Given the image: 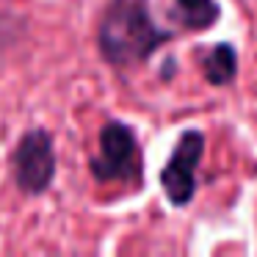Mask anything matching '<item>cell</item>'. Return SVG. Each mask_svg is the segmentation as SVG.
Wrapping results in <instances>:
<instances>
[{
    "instance_id": "cell-2",
    "label": "cell",
    "mask_w": 257,
    "mask_h": 257,
    "mask_svg": "<svg viewBox=\"0 0 257 257\" xmlns=\"http://www.w3.org/2000/svg\"><path fill=\"white\" fill-rule=\"evenodd\" d=\"M89 169L97 183H139L141 150L133 127L111 119L100 130V152L89 161Z\"/></svg>"
},
{
    "instance_id": "cell-6",
    "label": "cell",
    "mask_w": 257,
    "mask_h": 257,
    "mask_svg": "<svg viewBox=\"0 0 257 257\" xmlns=\"http://www.w3.org/2000/svg\"><path fill=\"white\" fill-rule=\"evenodd\" d=\"M174 6H177V17L191 31L210 28L218 23V14H221V6L216 0H174Z\"/></svg>"
},
{
    "instance_id": "cell-5",
    "label": "cell",
    "mask_w": 257,
    "mask_h": 257,
    "mask_svg": "<svg viewBox=\"0 0 257 257\" xmlns=\"http://www.w3.org/2000/svg\"><path fill=\"white\" fill-rule=\"evenodd\" d=\"M202 72L210 86H229L238 78V53L232 45L218 42L205 58H202Z\"/></svg>"
},
{
    "instance_id": "cell-1",
    "label": "cell",
    "mask_w": 257,
    "mask_h": 257,
    "mask_svg": "<svg viewBox=\"0 0 257 257\" xmlns=\"http://www.w3.org/2000/svg\"><path fill=\"white\" fill-rule=\"evenodd\" d=\"M172 39L150 12V0H111L97 28V45L108 64L136 67Z\"/></svg>"
},
{
    "instance_id": "cell-4",
    "label": "cell",
    "mask_w": 257,
    "mask_h": 257,
    "mask_svg": "<svg viewBox=\"0 0 257 257\" xmlns=\"http://www.w3.org/2000/svg\"><path fill=\"white\" fill-rule=\"evenodd\" d=\"M205 155V136L199 130H185L177 139L166 166L161 172V185L174 207H183L196 194V169Z\"/></svg>"
},
{
    "instance_id": "cell-3",
    "label": "cell",
    "mask_w": 257,
    "mask_h": 257,
    "mask_svg": "<svg viewBox=\"0 0 257 257\" xmlns=\"http://www.w3.org/2000/svg\"><path fill=\"white\" fill-rule=\"evenodd\" d=\"M56 177V150L53 136L45 127L23 133L14 150V180L25 196H42Z\"/></svg>"
}]
</instances>
